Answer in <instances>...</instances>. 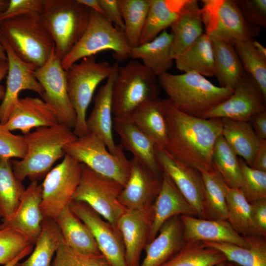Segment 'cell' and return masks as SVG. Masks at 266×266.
<instances>
[{"label": "cell", "mask_w": 266, "mask_h": 266, "mask_svg": "<svg viewBox=\"0 0 266 266\" xmlns=\"http://www.w3.org/2000/svg\"><path fill=\"white\" fill-rule=\"evenodd\" d=\"M123 187L116 181L81 164L80 182L72 200L86 203L117 228L119 219L127 210L119 200Z\"/></svg>", "instance_id": "obj_11"}, {"label": "cell", "mask_w": 266, "mask_h": 266, "mask_svg": "<svg viewBox=\"0 0 266 266\" xmlns=\"http://www.w3.org/2000/svg\"><path fill=\"white\" fill-rule=\"evenodd\" d=\"M156 155L163 171L171 178L178 189L203 218V185L200 173L180 160L165 148L156 146Z\"/></svg>", "instance_id": "obj_17"}, {"label": "cell", "mask_w": 266, "mask_h": 266, "mask_svg": "<svg viewBox=\"0 0 266 266\" xmlns=\"http://www.w3.org/2000/svg\"><path fill=\"white\" fill-rule=\"evenodd\" d=\"M130 161V172L119 197L128 210L150 209L160 190L162 177H158L135 158Z\"/></svg>", "instance_id": "obj_18"}, {"label": "cell", "mask_w": 266, "mask_h": 266, "mask_svg": "<svg viewBox=\"0 0 266 266\" xmlns=\"http://www.w3.org/2000/svg\"><path fill=\"white\" fill-rule=\"evenodd\" d=\"M0 30L15 54L36 68L45 64L55 48L40 13H28L1 21Z\"/></svg>", "instance_id": "obj_4"}, {"label": "cell", "mask_w": 266, "mask_h": 266, "mask_svg": "<svg viewBox=\"0 0 266 266\" xmlns=\"http://www.w3.org/2000/svg\"><path fill=\"white\" fill-rule=\"evenodd\" d=\"M114 68V64L112 66L107 62H98L92 56L82 59L66 70L68 94L76 116L72 130L77 137L87 133L86 112L95 90Z\"/></svg>", "instance_id": "obj_7"}, {"label": "cell", "mask_w": 266, "mask_h": 266, "mask_svg": "<svg viewBox=\"0 0 266 266\" xmlns=\"http://www.w3.org/2000/svg\"><path fill=\"white\" fill-rule=\"evenodd\" d=\"M168 128L165 148L175 157L199 172L214 168L212 154L222 135L221 119H205L187 114L168 99H162Z\"/></svg>", "instance_id": "obj_1"}, {"label": "cell", "mask_w": 266, "mask_h": 266, "mask_svg": "<svg viewBox=\"0 0 266 266\" xmlns=\"http://www.w3.org/2000/svg\"><path fill=\"white\" fill-rule=\"evenodd\" d=\"M0 41L4 47L8 65L5 94L0 104V123L4 125L21 91H32L41 96L43 89L35 75L36 67L19 58L2 35Z\"/></svg>", "instance_id": "obj_16"}, {"label": "cell", "mask_w": 266, "mask_h": 266, "mask_svg": "<svg viewBox=\"0 0 266 266\" xmlns=\"http://www.w3.org/2000/svg\"><path fill=\"white\" fill-rule=\"evenodd\" d=\"M152 208V221L148 243L156 237L164 223L171 217L183 215L197 217L195 209L165 171H163L160 190Z\"/></svg>", "instance_id": "obj_21"}, {"label": "cell", "mask_w": 266, "mask_h": 266, "mask_svg": "<svg viewBox=\"0 0 266 266\" xmlns=\"http://www.w3.org/2000/svg\"><path fill=\"white\" fill-rule=\"evenodd\" d=\"M172 35L166 30L151 41L131 48L129 58L140 59L142 64L158 77L173 65L171 56Z\"/></svg>", "instance_id": "obj_29"}, {"label": "cell", "mask_w": 266, "mask_h": 266, "mask_svg": "<svg viewBox=\"0 0 266 266\" xmlns=\"http://www.w3.org/2000/svg\"><path fill=\"white\" fill-rule=\"evenodd\" d=\"M45 0H10L0 14V21L28 13H41Z\"/></svg>", "instance_id": "obj_49"}, {"label": "cell", "mask_w": 266, "mask_h": 266, "mask_svg": "<svg viewBox=\"0 0 266 266\" xmlns=\"http://www.w3.org/2000/svg\"><path fill=\"white\" fill-rule=\"evenodd\" d=\"M77 1L87 6L91 9L104 15V12L100 4L99 0H77Z\"/></svg>", "instance_id": "obj_56"}, {"label": "cell", "mask_w": 266, "mask_h": 266, "mask_svg": "<svg viewBox=\"0 0 266 266\" xmlns=\"http://www.w3.org/2000/svg\"><path fill=\"white\" fill-rule=\"evenodd\" d=\"M59 124L51 109L40 98H19L4 126L10 131L19 130L24 134L33 128L52 127Z\"/></svg>", "instance_id": "obj_25"}, {"label": "cell", "mask_w": 266, "mask_h": 266, "mask_svg": "<svg viewBox=\"0 0 266 266\" xmlns=\"http://www.w3.org/2000/svg\"><path fill=\"white\" fill-rule=\"evenodd\" d=\"M55 220L63 240L69 247L85 255L101 254L90 230L69 206L61 212Z\"/></svg>", "instance_id": "obj_31"}, {"label": "cell", "mask_w": 266, "mask_h": 266, "mask_svg": "<svg viewBox=\"0 0 266 266\" xmlns=\"http://www.w3.org/2000/svg\"><path fill=\"white\" fill-rule=\"evenodd\" d=\"M158 80L161 89L177 109L198 117L226 100L233 91L217 86L194 72L173 74L167 72L158 76Z\"/></svg>", "instance_id": "obj_3"}, {"label": "cell", "mask_w": 266, "mask_h": 266, "mask_svg": "<svg viewBox=\"0 0 266 266\" xmlns=\"http://www.w3.org/2000/svg\"><path fill=\"white\" fill-rule=\"evenodd\" d=\"M185 243L181 215L173 216L164 223L156 237L146 244L145 257L139 266H161Z\"/></svg>", "instance_id": "obj_26"}, {"label": "cell", "mask_w": 266, "mask_h": 266, "mask_svg": "<svg viewBox=\"0 0 266 266\" xmlns=\"http://www.w3.org/2000/svg\"><path fill=\"white\" fill-rule=\"evenodd\" d=\"M26 153L20 160L11 161L13 172L21 182L38 181L45 177L55 162L65 155L66 145L77 136L61 124L36 128L24 136Z\"/></svg>", "instance_id": "obj_2"}, {"label": "cell", "mask_w": 266, "mask_h": 266, "mask_svg": "<svg viewBox=\"0 0 266 266\" xmlns=\"http://www.w3.org/2000/svg\"><path fill=\"white\" fill-rule=\"evenodd\" d=\"M226 202L227 220L233 229L242 236L256 234L252 221L251 203L240 190L227 186Z\"/></svg>", "instance_id": "obj_41"}, {"label": "cell", "mask_w": 266, "mask_h": 266, "mask_svg": "<svg viewBox=\"0 0 266 266\" xmlns=\"http://www.w3.org/2000/svg\"><path fill=\"white\" fill-rule=\"evenodd\" d=\"M250 203L255 233L256 234L266 236V199Z\"/></svg>", "instance_id": "obj_50"}, {"label": "cell", "mask_w": 266, "mask_h": 266, "mask_svg": "<svg viewBox=\"0 0 266 266\" xmlns=\"http://www.w3.org/2000/svg\"><path fill=\"white\" fill-rule=\"evenodd\" d=\"M62 239L55 219L44 218L41 233L34 244L33 250L20 266H51L53 256Z\"/></svg>", "instance_id": "obj_37"}, {"label": "cell", "mask_w": 266, "mask_h": 266, "mask_svg": "<svg viewBox=\"0 0 266 266\" xmlns=\"http://www.w3.org/2000/svg\"><path fill=\"white\" fill-rule=\"evenodd\" d=\"M65 155L86 166L103 176L112 179L124 186L130 172V161L119 144L116 154L111 153L103 141L87 132L78 136L64 148Z\"/></svg>", "instance_id": "obj_9"}, {"label": "cell", "mask_w": 266, "mask_h": 266, "mask_svg": "<svg viewBox=\"0 0 266 266\" xmlns=\"http://www.w3.org/2000/svg\"><path fill=\"white\" fill-rule=\"evenodd\" d=\"M41 200V184L36 181H31L23 194L15 212L9 217L2 219L0 229L16 230L34 245L41 233L44 219L40 208Z\"/></svg>", "instance_id": "obj_19"}, {"label": "cell", "mask_w": 266, "mask_h": 266, "mask_svg": "<svg viewBox=\"0 0 266 266\" xmlns=\"http://www.w3.org/2000/svg\"><path fill=\"white\" fill-rule=\"evenodd\" d=\"M68 206L90 230L100 253L110 266H127L119 230L84 202L72 200Z\"/></svg>", "instance_id": "obj_14"}, {"label": "cell", "mask_w": 266, "mask_h": 266, "mask_svg": "<svg viewBox=\"0 0 266 266\" xmlns=\"http://www.w3.org/2000/svg\"><path fill=\"white\" fill-rule=\"evenodd\" d=\"M130 49L124 32L114 26L104 15L91 9L85 31L61 64L66 70L82 59L105 50L112 51L118 61H123L129 58Z\"/></svg>", "instance_id": "obj_8"}, {"label": "cell", "mask_w": 266, "mask_h": 266, "mask_svg": "<svg viewBox=\"0 0 266 266\" xmlns=\"http://www.w3.org/2000/svg\"><path fill=\"white\" fill-rule=\"evenodd\" d=\"M225 264H226V266H241L237 264L231 263V262H226Z\"/></svg>", "instance_id": "obj_60"}, {"label": "cell", "mask_w": 266, "mask_h": 266, "mask_svg": "<svg viewBox=\"0 0 266 266\" xmlns=\"http://www.w3.org/2000/svg\"><path fill=\"white\" fill-rule=\"evenodd\" d=\"M181 218L186 242H224L249 247L245 238L238 233L227 220H208L185 215H181Z\"/></svg>", "instance_id": "obj_22"}, {"label": "cell", "mask_w": 266, "mask_h": 266, "mask_svg": "<svg viewBox=\"0 0 266 266\" xmlns=\"http://www.w3.org/2000/svg\"><path fill=\"white\" fill-rule=\"evenodd\" d=\"M113 129L120 139L123 149L130 152L155 175L161 177L163 171L156 155L153 141L126 117L115 118Z\"/></svg>", "instance_id": "obj_24"}, {"label": "cell", "mask_w": 266, "mask_h": 266, "mask_svg": "<svg viewBox=\"0 0 266 266\" xmlns=\"http://www.w3.org/2000/svg\"><path fill=\"white\" fill-rule=\"evenodd\" d=\"M152 216V207L145 210L127 209L119 219L117 228L122 237L127 266H140L141 253L148 243Z\"/></svg>", "instance_id": "obj_20"}, {"label": "cell", "mask_w": 266, "mask_h": 266, "mask_svg": "<svg viewBox=\"0 0 266 266\" xmlns=\"http://www.w3.org/2000/svg\"><path fill=\"white\" fill-rule=\"evenodd\" d=\"M106 83L99 90L94 98L93 108L86 119L87 132L100 137L105 144L108 150L116 154L119 144L114 142L112 129L113 122L112 110V88L119 66L118 62Z\"/></svg>", "instance_id": "obj_23"}, {"label": "cell", "mask_w": 266, "mask_h": 266, "mask_svg": "<svg viewBox=\"0 0 266 266\" xmlns=\"http://www.w3.org/2000/svg\"><path fill=\"white\" fill-rule=\"evenodd\" d=\"M34 245H30L23 250L16 257L4 266H17L19 262L26 256L31 254Z\"/></svg>", "instance_id": "obj_55"}, {"label": "cell", "mask_w": 266, "mask_h": 266, "mask_svg": "<svg viewBox=\"0 0 266 266\" xmlns=\"http://www.w3.org/2000/svg\"><path fill=\"white\" fill-rule=\"evenodd\" d=\"M174 61L176 67L184 73L194 72L204 77L214 76L213 51L210 37L203 33Z\"/></svg>", "instance_id": "obj_36"}, {"label": "cell", "mask_w": 266, "mask_h": 266, "mask_svg": "<svg viewBox=\"0 0 266 266\" xmlns=\"http://www.w3.org/2000/svg\"><path fill=\"white\" fill-rule=\"evenodd\" d=\"M25 189L13 172L10 159L0 157V217L13 214Z\"/></svg>", "instance_id": "obj_38"}, {"label": "cell", "mask_w": 266, "mask_h": 266, "mask_svg": "<svg viewBox=\"0 0 266 266\" xmlns=\"http://www.w3.org/2000/svg\"><path fill=\"white\" fill-rule=\"evenodd\" d=\"M210 38L214 76L221 87L233 90L245 73L240 60L233 45L216 38Z\"/></svg>", "instance_id": "obj_34"}, {"label": "cell", "mask_w": 266, "mask_h": 266, "mask_svg": "<svg viewBox=\"0 0 266 266\" xmlns=\"http://www.w3.org/2000/svg\"><path fill=\"white\" fill-rule=\"evenodd\" d=\"M252 42L254 47L259 53L266 56V48L264 46L255 39L252 40Z\"/></svg>", "instance_id": "obj_57"}, {"label": "cell", "mask_w": 266, "mask_h": 266, "mask_svg": "<svg viewBox=\"0 0 266 266\" xmlns=\"http://www.w3.org/2000/svg\"><path fill=\"white\" fill-rule=\"evenodd\" d=\"M26 150L23 136L12 133L0 123V157L21 159Z\"/></svg>", "instance_id": "obj_47"}, {"label": "cell", "mask_w": 266, "mask_h": 266, "mask_svg": "<svg viewBox=\"0 0 266 266\" xmlns=\"http://www.w3.org/2000/svg\"><path fill=\"white\" fill-rule=\"evenodd\" d=\"M81 174V164L67 155L46 174L41 184L40 208L44 218L55 219L69 205Z\"/></svg>", "instance_id": "obj_12"}, {"label": "cell", "mask_w": 266, "mask_h": 266, "mask_svg": "<svg viewBox=\"0 0 266 266\" xmlns=\"http://www.w3.org/2000/svg\"><path fill=\"white\" fill-rule=\"evenodd\" d=\"M35 75L43 89L41 99L53 111L59 124L73 130L76 113L68 94L66 71L55 48L45 64L36 68Z\"/></svg>", "instance_id": "obj_13"}, {"label": "cell", "mask_w": 266, "mask_h": 266, "mask_svg": "<svg viewBox=\"0 0 266 266\" xmlns=\"http://www.w3.org/2000/svg\"><path fill=\"white\" fill-rule=\"evenodd\" d=\"M214 168L222 177L227 186L239 189L242 182V172L237 155L222 135L217 138L212 154Z\"/></svg>", "instance_id": "obj_40"}, {"label": "cell", "mask_w": 266, "mask_h": 266, "mask_svg": "<svg viewBox=\"0 0 266 266\" xmlns=\"http://www.w3.org/2000/svg\"><path fill=\"white\" fill-rule=\"evenodd\" d=\"M252 167L266 172V139L261 140Z\"/></svg>", "instance_id": "obj_53"}, {"label": "cell", "mask_w": 266, "mask_h": 266, "mask_svg": "<svg viewBox=\"0 0 266 266\" xmlns=\"http://www.w3.org/2000/svg\"><path fill=\"white\" fill-rule=\"evenodd\" d=\"M200 173L203 185V218L208 220H227V185L214 168Z\"/></svg>", "instance_id": "obj_35"}, {"label": "cell", "mask_w": 266, "mask_h": 266, "mask_svg": "<svg viewBox=\"0 0 266 266\" xmlns=\"http://www.w3.org/2000/svg\"><path fill=\"white\" fill-rule=\"evenodd\" d=\"M51 266H110L101 255H85L69 247L62 239Z\"/></svg>", "instance_id": "obj_45"}, {"label": "cell", "mask_w": 266, "mask_h": 266, "mask_svg": "<svg viewBox=\"0 0 266 266\" xmlns=\"http://www.w3.org/2000/svg\"><path fill=\"white\" fill-rule=\"evenodd\" d=\"M225 263H226V262H222V263L218 264L215 266H226Z\"/></svg>", "instance_id": "obj_61"}, {"label": "cell", "mask_w": 266, "mask_h": 266, "mask_svg": "<svg viewBox=\"0 0 266 266\" xmlns=\"http://www.w3.org/2000/svg\"><path fill=\"white\" fill-rule=\"evenodd\" d=\"M99 1L104 16L116 27L124 31L125 26L119 0H99Z\"/></svg>", "instance_id": "obj_51"}, {"label": "cell", "mask_w": 266, "mask_h": 266, "mask_svg": "<svg viewBox=\"0 0 266 266\" xmlns=\"http://www.w3.org/2000/svg\"><path fill=\"white\" fill-rule=\"evenodd\" d=\"M252 40L237 41L233 46L245 72L254 80L266 98V56L255 49Z\"/></svg>", "instance_id": "obj_43"}, {"label": "cell", "mask_w": 266, "mask_h": 266, "mask_svg": "<svg viewBox=\"0 0 266 266\" xmlns=\"http://www.w3.org/2000/svg\"><path fill=\"white\" fill-rule=\"evenodd\" d=\"M201 18L205 34L233 46L237 41L253 40L261 28L248 23L235 0H202Z\"/></svg>", "instance_id": "obj_10"}, {"label": "cell", "mask_w": 266, "mask_h": 266, "mask_svg": "<svg viewBox=\"0 0 266 266\" xmlns=\"http://www.w3.org/2000/svg\"><path fill=\"white\" fill-rule=\"evenodd\" d=\"M190 0H150L139 45L149 42L173 24Z\"/></svg>", "instance_id": "obj_30"}, {"label": "cell", "mask_w": 266, "mask_h": 266, "mask_svg": "<svg viewBox=\"0 0 266 266\" xmlns=\"http://www.w3.org/2000/svg\"><path fill=\"white\" fill-rule=\"evenodd\" d=\"M8 3V0H0V14L5 9Z\"/></svg>", "instance_id": "obj_59"}, {"label": "cell", "mask_w": 266, "mask_h": 266, "mask_svg": "<svg viewBox=\"0 0 266 266\" xmlns=\"http://www.w3.org/2000/svg\"><path fill=\"white\" fill-rule=\"evenodd\" d=\"M90 12V8L77 0H45L40 14L54 41L55 53L61 60L82 36Z\"/></svg>", "instance_id": "obj_6"}, {"label": "cell", "mask_w": 266, "mask_h": 266, "mask_svg": "<svg viewBox=\"0 0 266 266\" xmlns=\"http://www.w3.org/2000/svg\"><path fill=\"white\" fill-rule=\"evenodd\" d=\"M248 122L261 139L266 138V110L252 116Z\"/></svg>", "instance_id": "obj_52"}, {"label": "cell", "mask_w": 266, "mask_h": 266, "mask_svg": "<svg viewBox=\"0 0 266 266\" xmlns=\"http://www.w3.org/2000/svg\"><path fill=\"white\" fill-rule=\"evenodd\" d=\"M149 137L157 147L166 148L168 128L162 99L146 101L125 117Z\"/></svg>", "instance_id": "obj_27"}, {"label": "cell", "mask_w": 266, "mask_h": 266, "mask_svg": "<svg viewBox=\"0 0 266 266\" xmlns=\"http://www.w3.org/2000/svg\"><path fill=\"white\" fill-rule=\"evenodd\" d=\"M32 245H34L26 236L16 230L0 229V265L8 264Z\"/></svg>", "instance_id": "obj_46"}, {"label": "cell", "mask_w": 266, "mask_h": 266, "mask_svg": "<svg viewBox=\"0 0 266 266\" xmlns=\"http://www.w3.org/2000/svg\"><path fill=\"white\" fill-rule=\"evenodd\" d=\"M224 262H227V259L221 252L198 241L186 242L178 252L161 266H215Z\"/></svg>", "instance_id": "obj_39"}, {"label": "cell", "mask_w": 266, "mask_h": 266, "mask_svg": "<svg viewBox=\"0 0 266 266\" xmlns=\"http://www.w3.org/2000/svg\"><path fill=\"white\" fill-rule=\"evenodd\" d=\"M125 29L131 48L139 45L150 7V0H119Z\"/></svg>", "instance_id": "obj_42"}, {"label": "cell", "mask_w": 266, "mask_h": 266, "mask_svg": "<svg viewBox=\"0 0 266 266\" xmlns=\"http://www.w3.org/2000/svg\"><path fill=\"white\" fill-rule=\"evenodd\" d=\"M171 56L174 60L188 49L203 34L201 8L198 1L190 0L171 26Z\"/></svg>", "instance_id": "obj_28"}, {"label": "cell", "mask_w": 266, "mask_h": 266, "mask_svg": "<svg viewBox=\"0 0 266 266\" xmlns=\"http://www.w3.org/2000/svg\"><path fill=\"white\" fill-rule=\"evenodd\" d=\"M8 67L7 61L0 63V101H2L5 94L4 87L0 83L7 74Z\"/></svg>", "instance_id": "obj_54"}, {"label": "cell", "mask_w": 266, "mask_h": 266, "mask_svg": "<svg viewBox=\"0 0 266 266\" xmlns=\"http://www.w3.org/2000/svg\"><path fill=\"white\" fill-rule=\"evenodd\" d=\"M222 135L235 153L252 167L261 142L248 122L222 118Z\"/></svg>", "instance_id": "obj_32"}, {"label": "cell", "mask_w": 266, "mask_h": 266, "mask_svg": "<svg viewBox=\"0 0 266 266\" xmlns=\"http://www.w3.org/2000/svg\"><path fill=\"white\" fill-rule=\"evenodd\" d=\"M249 247L224 242L204 241L203 244L221 252L227 262L241 266H266V236L254 234L243 236Z\"/></svg>", "instance_id": "obj_33"}, {"label": "cell", "mask_w": 266, "mask_h": 266, "mask_svg": "<svg viewBox=\"0 0 266 266\" xmlns=\"http://www.w3.org/2000/svg\"><path fill=\"white\" fill-rule=\"evenodd\" d=\"M158 77L142 63L131 61L118 66L112 88L115 118L127 117L143 103L159 98Z\"/></svg>", "instance_id": "obj_5"}, {"label": "cell", "mask_w": 266, "mask_h": 266, "mask_svg": "<svg viewBox=\"0 0 266 266\" xmlns=\"http://www.w3.org/2000/svg\"><path fill=\"white\" fill-rule=\"evenodd\" d=\"M266 98L246 72L237 83L232 95L213 107L201 118H227L248 122L257 113L266 110Z\"/></svg>", "instance_id": "obj_15"}, {"label": "cell", "mask_w": 266, "mask_h": 266, "mask_svg": "<svg viewBox=\"0 0 266 266\" xmlns=\"http://www.w3.org/2000/svg\"><path fill=\"white\" fill-rule=\"evenodd\" d=\"M237 2L248 23L259 28H266V0H238Z\"/></svg>", "instance_id": "obj_48"}, {"label": "cell", "mask_w": 266, "mask_h": 266, "mask_svg": "<svg viewBox=\"0 0 266 266\" xmlns=\"http://www.w3.org/2000/svg\"><path fill=\"white\" fill-rule=\"evenodd\" d=\"M239 159L242 172V182L239 188L249 203L266 199V172L249 166L243 159Z\"/></svg>", "instance_id": "obj_44"}, {"label": "cell", "mask_w": 266, "mask_h": 266, "mask_svg": "<svg viewBox=\"0 0 266 266\" xmlns=\"http://www.w3.org/2000/svg\"><path fill=\"white\" fill-rule=\"evenodd\" d=\"M1 33L0 30V63L7 61V58L4 47L0 41Z\"/></svg>", "instance_id": "obj_58"}]
</instances>
